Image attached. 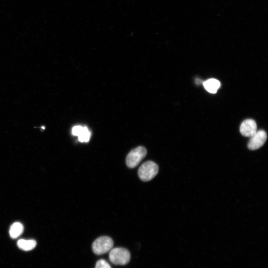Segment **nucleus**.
I'll list each match as a JSON object with an SVG mask.
<instances>
[{
    "instance_id": "39448f33",
    "label": "nucleus",
    "mask_w": 268,
    "mask_h": 268,
    "mask_svg": "<svg viewBox=\"0 0 268 268\" xmlns=\"http://www.w3.org/2000/svg\"><path fill=\"white\" fill-rule=\"evenodd\" d=\"M250 137L248 147L251 150H256L264 144L267 138V134L265 131L259 130Z\"/></svg>"
},
{
    "instance_id": "9d476101",
    "label": "nucleus",
    "mask_w": 268,
    "mask_h": 268,
    "mask_svg": "<svg viewBox=\"0 0 268 268\" xmlns=\"http://www.w3.org/2000/svg\"><path fill=\"white\" fill-rule=\"evenodd\" d=\"M80 142H88L91 136V133L86 127H82L81 131L77 135Z\"/></svg>"
},
{
    "instance_id": "f03ea898",
    "label": "nucleus",
    "mask_w": 268,
    "mask_h": 268,
    "mask_svg": "<svg viewBox=\"0 0 268 268\" xmlns=\"http://www.w3.org/2000/svg\"><path fill=\"white\" fill-rule=\"evenodd\" d=\"M109 257L113 264L116 265H125L130 262L131 255L127 249L119 247L112 249Z\"/></svg>"
},
{
    "instance_id": "f257e3e1",
    "label": "nucleus",
    "mask_w": 268,
    "mask_h": 268,
    "mask_svg": "<svg viewBox=\"0 0 268 268\" xmlns=\"http://www.w3.org/2000/svg\"><path fill=\"white\" fill-rule=\"evenodd\" d=\"M159 167L157 164L152 161H147L141 165L138 170V175L143 181L152 179L158 173Z\"/></svg>"
},
{
    "instance_id": "0eeeda50",
    "label": "nucleus",
    "mask_w": 268,
    "mask_h": 268,
    "mask_svg": "<svg viewBox=\"0 0 268 268\" xmlns=\"http://www.w3.org/2000/svg\"><path fill=\"white\" fill-rule=\"evenodd\" d=\"M205 89L209 93H215L220 86V82L214 78H210L203 82Z\"/></svg>"
},
{
    "instance_id": "9b49d317",
    "label": "nucleus",
    "mask_w": 268,
    "mask_h": 268,
    "mask_svg": "<svg viewBox=\"0 0 268 268\" xmlns=\"http://www.w3.org/2000/svg\"><path fill=\"white\" fill-rule=\"evenodd\" d=\"M95 268H112L108 263L103 259L96 262Z\"/></svg>"
},
{
    "instance_id": "1a4fd4ad",
    "label": "nucleus",
    "mask_w": 268,
    "mask_h": 268,
    "mask_svg": "<svg viewBox=\"0 0 268 268\" xmlns=\"http://www.w3.org/2000/svg\"><path fill=\"white\" fill-rule=\"evenodd\" d=\"M23 226L19 222L14 223L9 229V234L11 238H16L19 236L23 232Z\"/></svg>"
},
{
    "instance_id": "20e7f679",
    "label": "nucleus",
    "mask_w": 268,
    "mask_h": 268,
    "mask_svg": "<svg viewBox=\"0 0 268 268\" xmlns=\"http://www.w3.org/2000/svg\"><path fill=\"white\" fill-rule=\"evenodd\" d=\"M147 151L143 146H138L132 150L128 154L126 162L127 166L133 168L136 167L146 156Z\"/></svg>"
},
{
    "instance_id": "423d86ee",
    "label": "nucleus",
    "mask_w": 268,
    "mask_h": 268,
    "mask_svg": "<svg viewBox=\"0 0 268 268\" xmlns=\"http://www.w3.org/2000/svg\"><path fill=\"white\" fill-rule=\"evenodd\" d=\"M256 122L253 119L244 120L241 124L240 132L245 136L251 137L257 131Z\"/></svg>"
},
{
    "instance_id": "f8f14e48",
    "label": "nucleus",
    "mask_w": 268,
    "mask_h": 268,
    "mask_svg": "<svg viewBox=\"0 0 268 268\" xmlns=\"http://www.w3.org/2000/svg\"><path fill=\"white\" fill-rule=\"evenodd\" d=\"M82 128V126H76L73 127L72 129V134L74 135L77 136L80 133V131H81Z\"/></svg>"
},
{
    "instance_id": "7ed1b4c3",
    "label": "nucleus",
    "mask_w": 268,
    "mask_h": 268,
    "mask_svg": "<svg viewBox=\"0 0 268 268\" xmlns=\"http://www.w3.org/2000/svg\"><path fill=\"white\" fill-rule=\"evenodd\" d=\"M113 245L114 242L111 238L106 236H101L93 242L92 251L96 255H102L110 251Z\"/></svg>"
},
{
    "instance_id": "6e6552de",
    "label": "nucleus",
    "mask_w": 268,
    "mask_h": 268,
    "mask_svg": "<svg viewBox=\"0 0 268 268\" xmlns=\"http://www.w3.org/2000/svg\"><path fill=\"white\" fill-rule=\"evenodd\" d=\"M36 245V242L34 240L20 239L17 242L18 247L23 250L29 251L34 249Z\"/></svg>"
}]
</instances>
